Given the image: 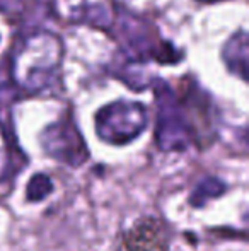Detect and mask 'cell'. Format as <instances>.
Returning <instances> with one entry per match:
<instances>
[{"instance_id":"1","label":"cell","mask_w":249,"mask_h":251,"mask_svg":"<svg viewBox=\"0 0 249 251\" xmlns=\"http://www.w3.org/2000/svg\"><path fill=\"white\" fill-rule=\"evenodd\" d=\"M169 239L164 224L156 217H143L123 234L120 251H167Z\"/></svg>"}]
</instances>
